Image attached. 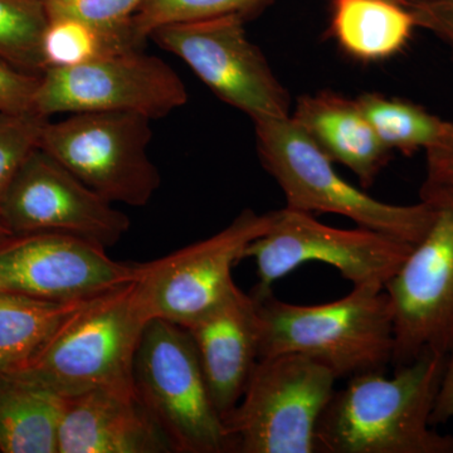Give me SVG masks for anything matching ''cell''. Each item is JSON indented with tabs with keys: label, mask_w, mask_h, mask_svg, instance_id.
I'll use <instances>...</instances> for the list:
<instances>
[{
	"label": "cell",
	"mask_w": 453,
	"mask_h": 453,
	"mask_svg": "<svg viewBox=\"0 0 453 453\" xmlns=\"http://www.w3.org/2000/svg\"><path fill=\"white\" fill-rule=\"evenodd\" d=\"M447 357L425 354L395 368L349 378L333 393L316 427V453H453L432 413Z\"/></svg>",
	"instance_id": "1"
},
{
	"label": "cell",
	"mask_w": 453,
	"mask_h": 453,
	"mask_svg": "<svg viewBox=\"0 0 453 453\" xmlns=\"http://www.w3.org/2000/svg\"><path fill=\"white\" fill-rule=\"evenodd\" d=\"M259 359L300 354L326 366L336 380L386 372L395 350V321L384 288L363 286L332 303L297 305L273 292L255 296Z\"/></svg>",
	"instance_id": "2"
},
{
	"label": "cell",
	"mask_w": 453,
	"mask_h": 453,
	"mask_svg": "<svg viewBox=\"0 0 453 453\" xmlns=\"http://www.w3.org/2000/svg\"><path fill=\"white\" fill-rule=\"evenodd\" d=\"M150 321L131 282L82 309L13 372L65 398L98 389L138 396L134 365Z\"/></svg>",
	"instance_id": "3"
},
{
	"label": "cell",
	"mask_w": 453,
	"mask_h": 453,
	"mask_svg": "<svg viewBox=\"0 0 453 453\" xmlns=\"http://www.w3.org/2000/svg\"><path fill=\"white\" fill-rule=\"evenodd\" d=\"M262 166L275 179L286 208L303 213H332L357 226L416 246L434 219L425 199L398 205L378 201L336 172L334 163L291 119L253 122Z\"/></svg>",
	"instance_id": "4"
},
{
	"label": "cell",
	"mask_w": 453,
	"mask_h": 453,
	"mask_svg": "<svg viewBox=\"0 0 453 453\" xmlns=\"http://www.w3.org/2000/svg\"><path fill=\"white\" fill-rule=\"evenodd\" d=\"M336 380L300 354L261 357L225 419L228 452L316 453V427Z\"/></svg>",
	"instance_id": "5"
},
{
	"label": "cell",
	"mask_w": 453,
	"mask_h": 453,
	"mask_svg": "<svg viewBox=\"0 0 453 453\" xmlns=\"http://www.w3.org/2000/svg\"><path fill=\"white\" fill-rule=\"evenodd\" d=\"M421 199L434 211L431 226L384 288L395 321L393 368L453 350V181L426 179Z\"/></svg>",
	"instance_id": "6"
},
{
	"label": "cell",
	"mask_w": 453,
	"mask_h": 453,
	"mask_svg": "<svg viewBox=\"0 0 453 453\" xmlns=\"http://www.w3.org/2000/svg\"><path fill=\"white\" fill-rule=\"evenodd\" d=\"M134 380L140 403L162 428L173 452H228L225 422L186 327L163 319L146 325Z\"/></svg>",
	"instance_id": "7"
},
{
	"label": "cell",
	"mask_w": 453,
	"mask_h": 453,
	"mask_svg": "<svg viewBox=\"0 0 453 453\" xmlns=\"http://www.w3.org/2000/svg\"><path fill=\"white\" fill-rule=\"evenodd\" d=\"M150 122L136 112L71 113L46 122L40 149L113 204L144 207L162 184L148 153Z\"/></svg>",
	"instance_id": "8"
},
{
	"label": "cell",
	"mask_w": 453,
	"mask_h": 453,
	"mask_svg": "<svg viewBox=\"0 0 453 453\" xmlns=\"http://www.w3.org/2000/svg\"><path fill=\"white\" fill-rule=\"evenodd\" d=\"M413 244L357 226L342 229L319 222L312 214L283 208L266 234L247 249L246 258L257 266L252 295L273 292L279 281L308 262L339 271L353 288H384L412 251Z\"/></svg>",
	"instance_id": "9"
},
{
	"label": "cell",
	"mask_w": 453,
	"mask_h": 453,
	"mask_svg": "<svg viewBox=\"0 0 453 453\" xmlns=\"http://www.w3.org/2000/svg\"><path fill=\"white\" fill-rule=\"evenodd\" d=\"M244 14L160 27L151 40L180 58L208 88L253 122L288 118L291 97L262 50L247 37Z\"/></svg>",
	"instance_id": "10"
},
{
	"label": "cell",
	"mask_w": 453,
	"mask_h": 453,
	"mask_svg": "<svg viewBox=\"0 0 453 453\" xmlns=\"http://www.w3.org/2000/svg\"><path fill=\"white\" fill-rule=\"evenodd\" d=\"M183 80L165 61L142 49L106 53L73 67L47 68L35 96L42 116L125 111L164 118L186 105Z\"/></svg>",
	"instance_id": "11"
},
{
	"label": "cell",
	"mask_w": 453,
	"mask_h": 453,
	"mask_svg": "<svg viewBox=\"0 0 453 453\" xmlns=\"http://www.w3.org/2000/svg\"><path fill=\"white\" fill-rule=\"evenodd\" d=\"M275 219L276 211L244 210L219 234L140 265L135 285L151 320L187 327L216 308L237 288L235 265Z\"/></svg>",
	"instance_id": "12"
},
{
	"label": "cell",
	"mask_w": 453,
	"mask_h": 453,
	"mask_svg": "<svg viewBox=\"0 0 453 453\" xmlns=\"http://www.w3.org/2000/svg\"><path fill=\"white\" fill-rule=\"evenodd\" d=\"M0 217L13 234H65L105 249L115 246L131 225L113 203L40 148L23 164L0 203Z\"/></svg>",
	"instance_id": "13"
},
{
	"label": "cell",
	"mask_w": 453,
	"mask_h": 453,
	"mask_svg": "<svg viewBox=\"0 0 453 453\" xmlns=\"http://www.w3.org/2000/svg\"><path fill=\"white\" fill-rule=\"evenodd\" d=\"M140 265L105 247L58 234H13L0 242V291L55 303L105 296L138 279Z\"/></svg>",
	"instance_id": "14"
},
{
	"label": "cell",
	"mask_w": 453,
	"mask_h": 453,
	"mask_svg": "<svg viewBox=\"0 0 453 453\" xmlns=\"http://www.w3.org/2000/svg\"><path fill=\"white\" fill-rule=\"evenodd\" d=\"M186 329L195 342L211 398L225 422L259 360L257 300L237 286Z\"/></svg>",
	"instance_id": "15"
},
{
	"label": "cell",
	"mask_w": 453,
	"mask_h": 453,
	"mask_svg": "<svg viewBox=\"0 0 453 453\" xmlns=\"http://www.w3.org/2000/svg\"><path fill=\"white\" fill-rule=\"evenodd\" d=\"M168 438L138 396L89 390L65 401L58 453H169Z\"/></svg>",
	"instance_id": "16"
},
{
	"label": "cell",
	"mask_w": 453,
	"mask_h": 453,
	"mask_svg": "<svg viewBox=\"0 0 453 453\" xmlns=\"http://www.w3.org/2000/svg\"><path fill=\"white\" fill-rule=\"evenodd\" d=\"M291 119L333 163L350 170L363 188L372 187L392 160L356 98L320 91L297 98Z\"/></svg>",
	"instance_id": "17"
},
{
	"label": "cell",
	"mask_w": 453,
	"mask_h": 453,
	"mask_svg": "<svg viewBox=\"0 0 453 453\" xmlns=\"http://www.w3.org/2000/svg\"><path fill=\"white\" fill-rule=\"evenodd\" d=\"M65 396L0 372V453H58Z\"/></svg>",
	"instance_id": "18"
},
{
	"label": "cell",
	"mask_w": 453,
	"mask_h": 453,
	"mask_svg": "<svg viewBox=\"0 0 453 453\" xmlns=\"http://www.w3.org/2000/svg\"><path fill=\"white\" fill-rule=\"evenodd\" d=\"M417 29L412 11L393 0H333L330 32L342 50L365 62L402 52Z\"/></svg>",
	"instance_id": "19"
},
{
	"label": "cell",
	"mask_w": 453,
	"mask_h": 453,
	"mask_svg": "<svg viewBox=\"0 0 453 453\" xmlns=\"http://www.w3.org/2000/svg\"><path fill=\"white\" fill-rule=\"evenodd\" d=\"M95 300L55 303L0 291V372L26 365L67 321Z\"/></svg>",
	"instance_id": "20"
},
{
	"label": "cell",
	"mask_w": 453,
	"mask_h": 453,
	"mask_svg": "<svg viewBox=\"0 0 453 453\" xmlns=\"http://www.w3.org/2000/svg\"><path fill=\"white\" fill-rule=\"evenodd\" d=\"M381 144L392 153L412 155L427 151L451 129L452 122L442 120L425 107L377 92H365L356 98Z\"/></svg>",
	"instance_id": "21"
},
{
	"label": "cell",
	"mask_w": 453,
	"mask_h": 453,
	"mask_svg": "<svg viewBox=\"0 0 453 453\" xmlns=\"http://www.w3.org/2000/svg\"><path fill=\"white\" fill-rule=\"evenodd\" d=\"M142 49L129 27L105 29L74 17L50 18L42 50L47 68L73 67L116 50Z\"/></svg>",
	"instance_id": "22"
},
{
	"label": "cell",
	"mask_w": 453,
	"mask_h": 453,
	"mask_svg": "<svg viewBox=\"0 0 453 453\" xmlns=\"http://www.w3.org/2000/svg\"><path fill=\"white\" fill-rule=\"evenodd\" d=\"M49 22L44 0H0V58L41 76L46 71L42 42Z\"/></svg>",
	"instance_id": "23"
},
{
	"label": "cell",
	"mask_w": 453,
	"mask_h": 453,
	"mask_svg": "<svg viewBox=\"0 0 453 453\" xmlns=\"http://www.w3.org/2000/svg\"><path fill=\"white\" fill-rule=\"evenodd\" d=\"M266 0H145L127 22L134 42L142 47L160 27L190 20L244 14Z\"/></svg>",
	"instance_id": "24"
},
{
	"label": "cell",
	"mask_w": 453,
	"mask_h": 453,
	"mask_svg": "<svg viewBox=\"0 0 453 453\" xmlns=\"http://www.w3.org/2000/svg\"><path fill=\"white\" fill-rule=\"evenodd\" d=\"M50 119L37 112L0 113V203L33 151Z\"/></svg>",
	"instance_id": "25"
},
{
	"label": "cell",
	"mask_w": 453,
	"mask_h": 453,
	"mask_svg": "<svg viewBox=\"0 0 453 453\" xmlns=\"http://www.w3.org/2000/svg\"><path fill=\"white\" fill-rule=\"evenodd\" d=\"M50 18L74 17L105 29H121L145 0H44Z\"/></svg>",
	"instance_id": "26"
},
{
	"label": "cell",
	"mask_w": 453,
	"mask_h": 453,
	"mask_svg": "<svg viewBox=\"0 0 453 453\" xmlns=\"http://www.w3.org/2000/svg\"><path fill=\"white\" fill-rule=\"evenodd\" d=\"M41 76L26 73L0 58V113L35 112V92Z\"/></svg>",
	"instance_id": "27"
},
{
	"label": "cell",
	"mask_w": 453,
	"mask_h": 453,
	"mask_svg": "<svg viewBox=\"0 0 453 453\" xmlns=\"http://www.w3.org/2000/svg\"><path fill=\"white\" fill-rule=\"evenodd\" d=\"M417 28L426 29L443 42L453 57V0H431L411 8Z\"/></svg>",
	"instance_id": "28"
},
{
	"label": "cell",
	"mask_w": 453,
	"mask_h": 453,
	"mask_svg": "<svg viewBox=\"0 0 453 453\" xmlns=\"http://www.w3.org/2000/svg\"><path fill=\"white\" fill-rule=\"evenodd\" d=\"M427 178L434 181H453V124L438 144L426 151Z\"/></svg>",
	"instance_id": "29"
},
{
	"label": "cell",
	"mask_w": 453,
	"mask_h": 453,
	"mask_svg": "<svg viewBox=\"0 0 453 453\" xmlns=\"http://www.w3.org/2000/svg\"><path fill=\"white\" fill-rule=\"evenodd\" d=\"M453 422V350L447 356L445 372L432 413V425Z\"/></svg>",
	"instance_id": "30"
},
{
	"label": "cell",
	"mask_w": 453,
	"mask_h": 453,
	"mask_svg": "<svg viewBox=\"0 0 453 453\" xmlns=\"http://www.w3.org/2000/svg\"><path fill=\"white\" fill-rule=\"evenodd\" d=\"M393 2L399 3V4L411 9L416 7V5L423 4V3L431 2V0H393Z\"/></svg>",
	"instance_id": "31"
},
{
	"label": "cell",
	"mask_w": 453,
	"mask_h": 453,
	"mask_svg": "<svg viewBox=\"0 0 453 453\" xmlns=\"http://www.w3.org/2000/svg\"><path fill=\"white\" fill-rule=\"evenodd\" d=\"M11 235H13V234H12L11 229L5 226V223L3 222L2 217H0V242L7 240V238L11 237Z\"/></svg>",
	"instance_id": "32"
}]
</instances>
